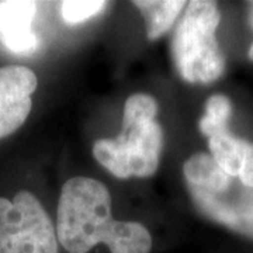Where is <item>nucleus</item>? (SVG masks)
<instances>
[{
	"mask_svg": "<svg viewBox=\"0 0 253 253\" xmlns=\"http://www.w3.org/2000/svg\"><path fill=\"white\" fill-rule=\"evenodd\" d=\"M55 229L69 253H87L97 244L107 245L111 253H149L152 248L142 224L113 218L109 189L90 177H72L63 184Z\"/></svg>",
	"mask_w": 253,
	"mask_h": 253,
	"instance_id": "obj_1",
	"label": "nucleus"
},
{
	"mask_svg": "<svg viewBox=\"0 0 253 253\" xmlns=\"http://www.w3.org/2000/svg\"><path fill=\"white\" fill-rule=\"evenodd\" d=\"M183 172L190 196L204 217L253 241V189L226 174L208 154L190 156Z\"/></svg>",
	"mask_w": 253,
	"mask_h": 253,
	"instance_id": "obj_2",
	"label": "nucleus"
},
{
	"mask_svg": "<svg viewBox=\"0 0 253 253\" xmlns=\"http://www.w3.org/2000/svg\"><path fill=\"white\" fill-rule=\"evenodd\" d=\"M219 21L215 1L187 3L172 38L173 61L186 82L208 84L222 76L225 59L215 37Z\"/></svg>",
	"mask_w": 253,
	"mask_h": 253,
	"instance_id": "obj_3",
	"label": "nucleus"
},
{
	"mask_svg": "<svg viewBox=\"0 0 253 253\" xmlns=\"http://www.w3.org/2000/svg\"><path fill=\"white\" fill-rule=\"evenodd\" d=\"M162 146V126L155 120H145L123 124V131L116 139L96 141L93 155L118 179L149 177L158 170Z\"/></svg>",
	"mask_w": 253,
	"mask_h": 253,
	"instance_id": "obj_4",
	"label": "nucleus"
},
{
	"mask_svg": "<svg viewBox=\"0 0 253 253\" xmlns=\"http://www.w3.org/2000/svg\"><path fill=\"white\" fill-rule=\"evenodd\" d=\"M0 253H58L56 229L33 193L0 197Z\"/></svg>",
	"mask_w": 253,
	"mask_h": 253,
	"instance_id": "obj_5",
	"label": "nucleus"
},
{
	"mask_svg": "<svg viewBox=\"0 0 253 253\" xmlns=\"http://www.w3.org/2000/svg\"><path fill=\"white\" fill-rule=\"evenodd\" d=\"M37 84L36 73L26 66L0 68V139L11 135L26 123Z\"/></svg>",
	"mask_w": 253,
	"mask_h": 253,
	"instance_id": "obj_6",
	"label": "nucleus"
},
{
	"mask_svg": "<svg viewBox=\"0 0 253 253\" xmlns=\"http://www.w3.org/2000/svg\"><path fill=\"white\" fill-rule=\"evenodd\" d=\"M37 1L6 0L0 1V42L10 52L17 55L33 54L38 40L33 31Z\"/></svg>",
	"mask_w": 253,
	"mask_h": 253,
	"instance_id": "obj_7",
	"label": "nucleus"
},
{
	"mask_svg": "<svg viewBox=\"0 0 253 253\" xmlns=\"http://www.w3.org/2000/svg\"><path fill=\"white\" fill-rule=\"evenodd\" d=\"M134 4L144 14L146 37L151 41L158 40L172 27L181 10L187 6L183 0H138Z\"/></svg>",
	"mask_w": 253,
	"mask_h": 253,
	"instance_id": "obj_8",
	"label": "nucleus"
},
{
	"mask_svg": "<svg viewBox=\"0 0 253 253\" xmlns=\"http://www.w3.org/2000/svg\"><path fill=\"white\" fill-rule=\"evenodd\" d=\"M246 142L248 141L238 138L229 129H225L208 138V148L211 158L217 162L218 166L226 174L238 177L244 161Z\"/></svg>",
	"mask_w": 253,
	"mask_h": 253,
	"instance_id": "obj_9",
	"label": "nucleus"
},
{
	"mask_svg": "<svg viewBox=\"0 0 253 253\" xmlns=\"http://www.w3.org/2000/svg\"><path fill=\"white\" fill-rule=\"evenodd\" d=\"M232 116V103L224 94H214L207 100L206 113L199 123L203 135L207 138L215 135L221 131L229 129L228 121Z\"/></svg>",
	"mask_w": 253,
	"mask_h": 253,
	"instance_id": "obj_10",
	"label": "nucleus"
},
{
	"mask_svg": "<svg viewBox=\"0 0 253 253\" xmlns=\"http://www.w3.org/2000/svg\"><path fill=\"white\" fill-rule=\"evenodd\" d=\"M106 7L103 0H65L61 3V16L69 26L87 21Z\"/></svg>",
	"mask_w": 253,
	"mask_h": 253,
	"instance_id": "obj_11",
	"label": "nucleus"
},
{
	"mask_svg": "<svg viewBox=\"0 0 253 253\" xmlns=\"http://www.w3.org/2000/svg\"><path fill=\"white\" fill-rule=\"evenodd\" d=\"M158 113V104L152 96L136 93L129 96L124 106L123 124H132L145 120H155Z\"/></svg>",
	"mask_w": 253,
	"mask_h": 253,
	"instance_id": "obj_12",
	"label": "nucleus"
},
{
	"mask_svg": "<svg viewBox=\"0 0 253 253\" xmlns=\"http://www.w3.org/2000/svg\"><path fill=\"white\" fill-rule=\"evenodd\" d=\"M238 179L244 183L246 187L253 189V144L252 142H246L245 146L244 161L242 166L238 174Z\"/></svg>",
	"mask_w": 253,
	"mask_h": 253,
	"instance_id": "obj_13",
	"label": "nucleus"
},
{
	"mask_svg": "<svg viewBox=\"0 0 253 253\" xmlns=\"http://www.w3.org/2000/svg\"><path fill=\"white\" fill-rule=\"evenodd\" d=\"M248 6H249V24H251V27L253 30V1H249ZM249 59L253 61V42L251 48H249Z\"/></svg>",
	"mask_w": 253,
	"mask_h": 253,
	"instance_id": "obj_14",
	"label": "nucleus"
}]
</instances>
